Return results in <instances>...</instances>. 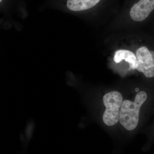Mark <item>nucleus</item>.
<instances>
[{
    "mask_svg": "<svg viewBox=\"0 0 154 154\" xmlns=\"http://www.w3.org/2000/svg\"><path fill=\"white\" fill-rule=\"evenodd\" d=\"M147 97L145 92L140 91L137 94L134 102L125 100L122 102L119 120L122 125L127 130H133L137 126L140 108Z\"/></svg>",
    "mask_w": 154,
    "mask_h": 154,
    "instance_id": "nucleus-1",
    "label": "nucleus"
},
{
    "mask_svg": "<svg viewBox=\"0 0 154 154\" xmlns=\"http://www.w3.org/2000/svg\"><path fill=\"white\" fill-rule=\"evenodd\" d=\"M122 99V95L117 91L107 93L103 97L106 110L103 114V120L106 125L112 126L118 122Z\"/></svg>",
    "mask_w": 154,
    "mask_h": 154,
    "instance_id": "nucleus-2",
    "label": "nucleus"
},
{
    "mask_svg": "<svg viewBox=\"0 0 154 154\" xmlns=\"http://www.w3.org/2000/svg\"><path fill=\"white\" fill-rule=\"evenodd\" d=\"M137 59L136 69L141 72L146 77H154V51H149L145 46L139 48L136 51Z\"/></svg>",
    "mask_w": 154,
    "mask_h": 154,
    "instance_id": "nucleus-3",
    "label": "nucleus"
},
{
    "mask_svg": "<svg viewBox=\"0 0 154 154\" xmlns=\"http://www.w3.org/2000/svg\"><path fill=\"white\" fill-rule=\"evenodd\" d=\"M154 10V0H139L131 8L129 15L134 21L141 22Z\"/></svg>",
    "mask_w": 154,
    "mask_h": 154,
    "instance_id": "nucleus-4",
    "label": "nucleus"
},
{
    "mask_svg": "<svg viewBox=\"0 0 154 154\" xmlns=\"http://www.w3.org/2000/svg\"><path fill=\"white\" fill-rule=\"evenodd\" d=\"M102 0H66V6L69 11L80 12L88 11L98 5Z\"/></svg>",
    "mask_w": 154,
    "mask_h": 154,
    "instance_id": "nucleus-5",
    "label": "nucleus"
},
{
    "mask_svg": "<svg viewBox=\"0 0 154 154\" xmlns=\"http://www.w3.org/2000/svg\"><path fill=\"white\" fill-rule=\"evenodd\" d=\"M113 60L116 63H120L122 60H125L129 63L131 68L133 69L137 68V58L133 53L128 50L121 49L115 52Z\"/></svg>",
    "mask_w": 154,
    "mask_h": 154,
    "instance_id": "nucleus-6",
    "label": "nucleus"
},
{
    "mask_svg": "<svg viewBox=\"0 0 154 154\" xmlns=\"http://www.w3.org/2000/svg\"><path fill=\"white\" fill-rule=\"evenodd\" d=\"M136 91L137 92H138V91H139V89H138V88H137V89H136Z\"/></svg>",
    "mask_w": 154,
    "mask_h": 154,
    "instance_id": "nucleus-7",
    "label": "nucleus"
}]
</instances>
